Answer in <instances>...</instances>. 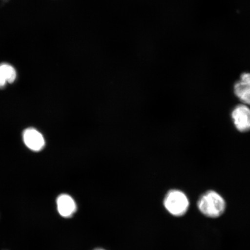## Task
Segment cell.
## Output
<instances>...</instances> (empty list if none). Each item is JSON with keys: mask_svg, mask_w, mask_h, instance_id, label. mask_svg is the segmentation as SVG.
Wrapping results in <instances>:
<instances>
[{"mask_svg": "<svg viewBox=\"0 0 250 250\" xmlns=\"http://www.w3.org/2000/svg\"><path fill=\"white\" fill-rule=\"evenodd\" d=\"M200 211L209 218L220 217L226 210V202L218 193L208 190L200 197L198 202Z\"/></svg>", "mask_w": 250, "mask_h": 250, "instance_id": "obj_1", "label": "cell"}, {"mask_svg": "<svg viewBox=\"0 0 250 250\" xmlns=\"http://www.w3.org/2000/svg\"><path fill=\"white\" fill-rule=\"evenodd\" d=\"M164 205L171 214L180 217L186 213L189 202L185 193L181 190H171L165 197Z\"/></svg>", "mask_w": 250, "mask_h": 250, "instance_id": "obj_2", "label": "cell"}, {"mask_svg": "<svg viewBox=\"0 0 250 250\" xmlns=\"http://www.w3.org/2000/svg\"><path fill=\"white\" fill-rule=\"evenodd\" d=\"M234 126L241 132L250 130V108L243 104L236 106L232 112Z\"/></svg>", "mask_w": 250, "mask_h": 250, "instance_id": "obj_3", "label": "cell"}, {"mask_svg": "<svg viewBox=\"0 0 250 250\" xmlns=\"http://www.w3.org/2000/svg\"><path fill=\"white\" fill-rule=\"evenodd\" d=\"M234 93L244 104L250 105V74H243L234 86Z\"/></svg>", "mask_w": 250, "mask_h": 250, "instance_id": "obj_4", "label": "cell"}, {"mask_svg": "<svg viewBox=\"0 0 250 250\" xmlns=\"http://www.w3.org/2000/svg\"><path fill=\"white\" fill-rule=\"evenodd\" d=\"M23 141L28 148L34 151H39L45 146V140L42 134L34 128L24 130Z\"/></svg>", "mask_w": 250, "mask_h": 250, "instance_id": "obj_5", "label": "cell"}, {"mask_svg": "<svg viewBox=\"0 0 250 250\" xmlns=\"http://www.w3.org/2000/svg\"><path fill=\"white\" fill-rule=\"evenodd\" d=\"M56 203L59 213L62 217H71L77 210L76 203L70 195H61L58 197Z\"/></svg>", "mask_w": 250, "mask_h": 250, "instance_id": "obj_6", "label": "cell"}, {"mask_svg": "<svg viewBox=\"0 0 250 250\" xmlns=\"http://www.w3.org/2000/svg\"><path fill=\"white\" fill-rule=\"evenodd\" d=\"M17 78V72L13 66L8 64H0V87L6 83H14Z\"/></svg>", "mask_w": 250, "mask_h": 250, "instance_id": "obj_7", "label": "cell"}, {"mask_svg": "<svg viewBox=\"0 0 250 250\" xmlns=\"http://www.w3.org/2000/svg\"><path fill=\"white\" fill-rule=\"evenodd\" d=\"M95 250H103V249H96Z\"/></svg>", "mask_w": 250, "mask_h": 250, "instance_id": "obj_8", "label": "cell"}]
</instances>
